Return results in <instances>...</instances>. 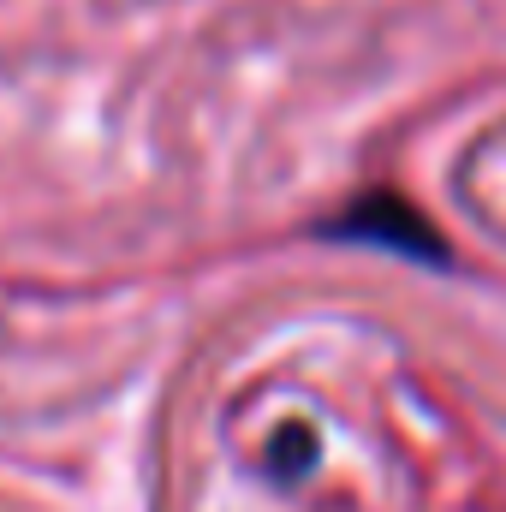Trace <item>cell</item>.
I'll use <instances>...</instances> for the list:
<instances>
[{
    "label": "cell",
    "mask_w": 506,
    "mask_h": 512,
    "mask_svg": "<svg viewBox=\"0 0 506 512\" xmlns=\"http://www.w3.org/2000/svg\"><path fill=\"white\" fill-rule=\"evenodd\" d=\"M352 239H381V245H393V251H417V256H441V245L429 239V227L405 209V203H393V197H376V203H364V209H352L346 221H340Z\"/></svg>",
    "instance_id": "6da1fadb"
}]
</instances>
